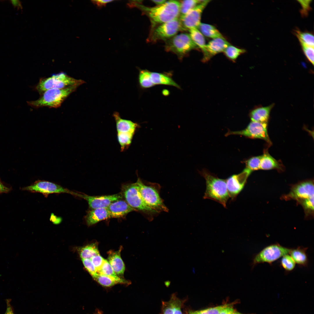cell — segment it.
<instances>
[{"label": "cell", "mask_w": 314, "mask_h": 314, "mask_svg": "<svg viewBox=\"0 0 314 314\" xmlns=\"http://www.w3.org/2000/svg\"><path fill=\"white\" fill-rule=\"evenodd\" d=\"M90 259L96 268L98 274L105 259L99 254L92 257Z\"/></svg>", "instance_id": "cell-41"}, {"label": "cell", "mask_w": 314, "mask_h": 314, "mask_svg": "<svg viewBox=\"0 0 314 314\" xmlns=\"http://www.w3.org/2000/svg\"><path fill=\"white\" fill-rule=\"evenodd\" d=\"M188 31L192 39L204 54L205 51L206 44L204 35L197 28H192Z\"/></svg>", "instance_id": "cell-29"}, {"label": "cell", "mask_w": 314, "mask_h": 314, "mask_svg": "<svg viewBox=\"0 0 314 314\" xmlns=\"http://www.w3.org/2000/svg\"><path fill=\"white\" fill-rule=\"evenodd\" d=\"M294 33L298 38L300 43L314 47V37L311 33L302 32L298 29L294 31Z\"/></svg>", "instance_id": "cell-30"}, {"label": "cell", "mask_w": 314, "mask_h": 314, "mask_svg": "<svg viewBox=\"0 0 314 314\" xmlns=\"http://www.w3.org/2000/svg\"><path fill=\"white\" fill-rule=\"evenodd\" d=\"M121 193L127 203L137 210L156 212L144 202L139 191L136 182L124 185L122 187Z\"/></svg>", "instance_id": "cell-9"}, {"label": "cell", "mask_w": 314, "mask_h": 314, "mask_svg": "<svg viewBox=\"0 0 314 314\" xmlns=\"http://www.w3.org/2000/svg\"><path fill=\"white\" fill-rule=\"evenodd\" d=\"M79 86H74L63 88H53L45 91L37 100L27 101L28 106L34 108L43 107L56 108L75 91Z\"/></svg>", "instance_id": "cell-3"}, {"label": "cell", "mask_w": 314, "mask_h": 314, "mask_svg": "<svg viewBox=\"0 0 314 314\" xmlns=\"http://www.w3.org/2000/svg\"><path fill=\"white\" fill-rule=\"evenodd\" d=\"M230 135H239L251 138L263 139L271 142L267 131V123L251 121L245 129L240 131H229L226 136Z\"/></svg>", "instance_id": "cell-12"}, {"label": "cell", "mask_w": 314, "mask_h": 314, "mask_svg": "<svg viewBox=\"0 0 314 314\" xmlns=\"http://www.w3.org/2000/svg\"><path fill=\"white\" fill-rule=\"evenodd\" d=\"M22 189L32 192L41 193L46 197L50 194L54 193H66L75 197H77L78 194L77 192L72 191L59 185L45 180H38L31 185L23 188Z\"/></svg>", "instance_id": "cell-10"}, {"label": "cell", "mask_w": 314, "mask_h": 314, "mask_svg": "<svg viewBox=\"0 0 314 314\" xmlns=\"http://www.w3.org/2000/svg\"><path fill=\"white\" fill-rule=\"evenodd\" d=\"M302 50L309 61L314 65V47L308 46L302 43H300Z\"/></svg>", "instance_id": "cell-39"}, {"label": "cell", "mask_w": 314, "mask_h": 314, "mask_svg": "<svg viewBox=\"0 0 314 314\" xmlns=\"http://www.w3.org/2000/svg\"><path fill=\"white\" fill-rule=\"evenodd\" d=\"M203 0H188L181 1L179 17L183 16L187 14Z\"/></svg>", "instance_id": "cell-32"}, {"label": "cell", "mask_w": 314, "mask_h": 314, "mask_svg": "<svg viewBox=\"0 0 314 314\" xmlns=\"http://www.w3.org/2000/svg\"><path fill=\"white\" fill-rule=\"evenodd\" d=\"M231 304H226L204 310L190 311L189 314H219L221 311Z\"/></svg>", "instance_id": "cell-35"}, {"label": "cell", "mask_w": 314, "mask_h": 314, "mask_svg": "<svg viewBox=\"0 0 314 314\" xmlns=\"http://www.w3.org/2000/svg\"><path fill=\"white\" fill-rule=\"evenodd\" d=\"M122 246L117 251H108V261L114 271L119 276H123L125 270V265L121 256Z\"/></svg>", "instance_id": "cell-19"}, {"label": "cell", "mask_w": 314, "mask_h": 314, "mask_svg": "<svg viewBox=\"0 0 314 314\" xmlns=\"http://www.w3.org/2000/svg\"></svg>", "instance_id": "cell-53"}, {"label": "cell", "mask_w": 314, "mask_h": 314, "mask_svg": "<svg viewBox=\"0 0 314 314\" xmlns=\"http://www.w3.org/2000/svg\"><path fill=\"white\" fill-rule=\"evenodd\" d=\"M136 183L142 198L149 207L156 212L168 211L160 196V188L158 184L151 183L146 185L140 178H138Z\"/></svg>", "instance_id": "cell-5"}, {"label": "cell", "mask_w": 314, "mask_h": 314, "mask_svg": "<svg viewBox=\"0 0 314 314\" xmlns=\"http://www.w3.org/2000/svg\"><path fill=\"white\" fill-rule=\"evenodd\" d=\"M135 6L148 17L151 23V28L179 16L180 2L178 1H167L162 5L153 7H147L136 2L134 4Z\"/></svg>", "instance_id": "cell-1"}, {"label": "cell", "mask_w": 314, "mask_h": 314, "mask_svg": "<svg viewBox=\"0 0 314 314\" xmlns=\"http://www.w3.org/2000/svg\"><path fill=\"white\" fill-rule=\"evenodd\" d=\"M291 249L277 243L265 247L253 256L251 264L252 269L260 263H267L272 264L283 256L289 254Z\"/></svg>", "instance_id": "cell-7"}, {"label": "cell", "mask_w": 314, "mask_h": 314, "mask_svg": "<svg viewBox=\"0 0 314 314\" xmlns=\"http://www.w3.org/2000/svg\"><path fill=\"white\" fill-rule=\"evenodd\" d=\"M10 1L14 7L16 8L18 10L22 9V7L21 2L20 1L18 0H11Z\"/></svg>", "instance_id": "cell-46"}, {"label": "cell", "mask_w": 314, "mask_h": 314, "mask_svg": "<svg viewBox=\"0 0 314 314\" xmlns=\"http://www.w3.org/2000/svg\"><path fill=\"white\" fill-rule=\"evenodd\" d=\"M163 314H174V306L172 300L162 302Z\"/></svg>", "instance_id": "cell-42"}, {"label": "cell", "mask_w": 314, "mask_h": 314, "mask_svg": "<svg viewBox=\"0 0 314 314\" xmlns=\"http://www.w3.org/2000/svg\"><path fill=\"white\" fill-rule=\"evenodd\" d=\"M111 218H118L124 217L136 209L130 206L125 200L119 199L112 203L107 207Z\"/></svg>", "instance_id": "cell-18"}, {"label": "cell", "mask_w": 314, "mask_h": 314, "mask_svg": "<svg viewBox=\"0 0 314 314\" xmlns=\"http://www.w3.org/2000/svg\"><path fill=\"white\" fill-rule=\"evenodd\" d=\"M234 312L233 309L230 306L224 308L219 314H232Z\"/></svg>", "instance_id": "cell-47"}, {"label": "cell", "mask_w": 314, "mask_h": 314, "mask_svg": "<svg viewBox=\"0 0 314 314\" xmlns=\"http://www.w3.org/2000/svg\"><path fill=\"white\" fill-rule=\"evenodd\" d=\"M113 116L115 122L117 133L134 135L137 129L139 127L137 123L122 118L117 111L114 112Z\"/></svg>", "instance_id": "cell-17"}, {"label": "cell", "mask_w": 314, "mask_h": 314, "mask_svg": "<svg viewBox=\"0 0 314 314\" xmlns=\"http://www.w3.org/2000/svg\"><path fill=\"white\" fill-rule=\"evenodd\" d=\"M151 76L152 82L155 85H168L181 89L180 86L172 79V72L158 73L151 72Z\"/></svg>", "instance_id": "cell-21"}, {"label": "cell", "mask_w": 314, "mask_h": 314, "mask_svg": "<svg viewBox=\"0 0 314 314\" xmlns=\"http://www.w3.org/2000/svg\"><path fill=\"white\" fill-rule=\"evenodd\" d=\"M165 41V50L174 53L180 60L191 51L199 49L189 34L187 33L176 34Z\"/></svg>", "instance_id": "cell-6"}, {"label": "cell", "mask_w": 314, "mask_h": 314, "mask_svg": "<svg viewBox=\"0 0 314 314\" xmlns=\"http://www.w3.org/2000/svg\"><path fill=\"white\" fill-rule=\"evenodd\" d=\"M78 251L81 259H90L92 257L100 254L98 245L96 243H92L78 249Z\"/></svg>", "instance_id": "cell-26"}, {"label": "cell", "mask_w": 314, "mask_h": 314, "mask_svg": "<svg viewBox=\"0 0 314 314\" xmlns=\"http://www.w3.org/2000/svg\"><path fill=\"white\" fill-rule=\"evenodd\" d=\"M162 93L163 95L167 96L170 94V92L167 90L164 89L162 91Z\"/></svg>", "instance_id": "cell-50"}, {"label": "cell", "mask_w": 314, "mask_h": 314, "mask_svg": "<svg viewBox=\"0 0 314 314\" xmlns=\"http://www.w3.org/2000/svg\"><path fill=\"white\" fill-rule=\"evenodd\" d=\"M170 283V281H167L165 282V284L167 286H168Z\"/></svg>", "instance_id": "cell-51"}, {"label": "cell", "mask_w": 314, "mask_h": 314, "mask_svg": "<svg viewBox=\"0 0 314 314\" xmlns=\"http://www.w3.org/2000/svg\"><path fill=\"white\" fill-rule=\"evenodd\" d=\"M307 248L299 246L295 249H291L289 254L295 263L300 266L306 267L308 264V259L306 254Z\"/></svg>", "instance_id": "cell-22"}, {"label": "cell", "mask_w": 314, "mask_h": 314, "mask_svg": "<svg viewBox=\"0 0 314 314\" xmlns=\"http://www.w3.org/2000/svg\"><path fill=\"white\" fill-rule=\"evenodd\" d=\"M171 299L174 306V314H182L181 310L182 305L181 301L176 297L174 295H172Z\"/></svg>", "instance_id": "cell-43"}, {"label": "cell", "mask_w": 314, "mask_h": 314, "mask_svg": "<svg viewBox=\"0 0 314 314\" xmlns=\"http://www.w3.org/2000/svg\"><path fill=\"white\" fill-rule=\"evenodd\" d=\"M273 106L259 107L252 110L249 115L251 121L267 123Z\"/></svg>", "instance_id": "cell-23"}, {"label": "cell", "mask_w": 314, "mask_h": 314, "mask_svg": "<svg viewBox=\"0 0 314 314\" xmlns=\"http://www.w3.org/2000/svg\"><path fill=\"white\" fill-rule=\"evenodd\" d=\"M81 260L84 267L93 278L98 274L97 270L90 259H82Z\"/></svg>", "instance_id": "cell-38"}, {"label": "cell", "mask_w": 314, "mask_h": 314, "mask_svg": "<svg viewBox=\"0 0 314 314\" xmlns=\"http://www.w3.org/2000/svg\"><path fill=\"white\" fill-rule=\"evenodd\" d=\"M113 1V0H93L92 1L94 4L96 5L98 7H101L103 6H105L107 3Z\"/></svg>", "instance_id": "cell-44"}, {"label": "cell", "mask_w": 314, "mask_h": 314, "mask_svg": "<svg viewBox=\"0 0 314 314\" xmlns=\"http://www.w3.org/2000/svg\"><path fill=\"white\" fill-rule=\"evenodd\" d=\"M7 308L4 314H15L10 304V300L7 299L6 300Z\"/></svg>", "instance_id": "cell-45"}, {"label": "cell", "mask_w": 314, "mask_h": 314, "mask_svg": "<svg viewBox=\"0 0 314 314\" xmlns=\"http://www.w3.org/2000/svg\"><path fill=\"white\" fill-rule=\"evenodd\" d=\"M307 214H312L314 210V196L299 201Z\"/></svg>", "instance_id": "cell-37"}, {"label": "cell", "mask_w": 314, "mask_h": 314, "mask_svg": "<svg viewBox=\"0 0 314 314\" xmlns=\"http://www.w3.org/2000/svg\"><path fill=\"white\" fill-rule=\"evenodd\" d=\"M290 198L301 200L314 196V185L311 181L301 183L294 186L288 195Z\"/></svg>", "instance_id": "cell-16"}, {"label": "cell", "mask_w": 314, "mask_h": 314, "mask_svg": "<svg viewBox=\"0 0 314 314\" xmlns=\"http://www.w3.org/2000/svg\"><path fill=\"white\" fill-rule=\"evenodd\" d=\"M200 173L206 181V189L204 198L215 201L226 207L229 197L226 180L218 178L205 169L200 171Z\"/></svg>", "instance_id": "cell-2"}, {"label": "cell", "mask_w": 314, "mask_h": 314, "mask_svg": "<svg viewBox=\"0 0 314 314\" xmlns=\"http://www.w3.org/2000/svg\"><path fill=\"white\" fill-rule=\"evenodd\" d=\"M102 312L98 310L94 314H102Z\"/></svg>", "instance_id": "cell-52"}, {"label": "cell", "mask_w": 314, "mask_h": 314, "mask_svg": "<svg viewBox=\"0 0 314 314\" xmlns=\"http://www.w3.org/2000/svg\"><path fill=\"white\" fill-rule=\"evenodd\" d=\"M230 44L225 38H218L213 39L206 44L205 51L203 54L202 62H206L213 56L223 52Z\"/></svg>", "instance_id": "cell-15"}, {"label": "cell", "mask_w": 314, "mask_h": 314, "mask_svg": "<svg viewBox=\"0 0 314 314\" xmlns=\"http://www.w3.org/2000/svg\"><path fill=\"white\" fill-rule=\"evenodd\" d=\"M210 0H203L184 15L179 17L181 31H188L194 28H198L200 24L202 14Z\"/></svg>", "instance_id": "cell-11"}, {"label": "cell", "mask_w": 314, "mask_h": 314, "mask_svg": "<svg viewBox=\"0 0 314 314\" xmlns=\"http://www.w3.org/2000/svg\"><path fill=\"white\" fill-rule=\"evenodd\" d=\"M110 218V215L107 208L92 209L88 212L85 217L86 224L88 226Z\"/></svg>", "instance_id": "cell-20"}, {"label": "cell", "mask_w": 314, "mask_h": 314, "mask_svg": "<svg viewBox=\"0 0 314 314\" xmlns=\"http://www.w3.org/2000/svg\"><path fill=\"white\" fill-rule=\"evenodd\" d=\"M138 82L140 87L144 89L152 87L155 85L151 81V73L147 69L138 68Z\"/></svg>", "instance_id": "cell-27"}, {"label": "cell", "mask_w": 314, "mask_h": 314, "mask_svg": "<svg viewBox=\"0 0 314 314\" xmlns=\"http://www.w3.org/2000/svg\"><path fill=\"white\" fill-rule=\"evenodd\" d=\"M98 274L105 275L113 278L118 281L120 284L129 285L130 282L118 276L113 270L107 260L105 259Z\"/></svg>", "instance_id": "cell-24"}, {"label": "cell", "mask_w": 314, "mask_h": 314, "mask_svg": "<svg viewBox=\"0 0 314 314\" xmlns=\"http://www.w3.org/2000/svg\"><path fill=\"white\" fill-rule=\"evenodd\" d=\"M252 171L246 167L240 174L232 175L226 180L227 191L229 197L232 200L235 199L243 189Z\"/></svg>", "instance_id": "cell-13"}, {"label": "cell", "mask_w": 314, "mask_h": 314, "mask_svg": "<svg viewBox=\"0 0 314 314\" xmlns=\"http://www.w3.org/2000/svg\"><path fill=\"white\" fill-rule=\"evenodd\" d=\"M10 190L9 188L4 185L0 181V194L8 192Z\"/></svg>", "instance_id": "cell-48"}, {"label": "cell", "mask_w": 314, "mask_h": 314, "mask_svg": "<svg viewBox=\"0 0 314 314\" xmlns=\"http://www.w3.org/2000/svg\"><path fill=\"white\" fill-rule=\"evenodd\" d=\"M167 1L166 0H152L151 1L157 5V6L162 5L165 3Z\"/></svg>", "instance_id": "cell-49"}, {"label": "cell", "mask_w": 314, "mask_h": 314, "mask_svg": "<svg viewBox=\"0 0 314 314\" xmlns=\"http://www.w3.org/2000/svg\"><path fill=\"white\" fill-rule=\"evenodd\" d=\"M77 197L86 200L92 210L107 208L112 203L122 199L123 197L121 193L110 195L91 196L79 192H78Z\"/></svg>", "instance_id": "cell-14"}, {"label": "cell", "mask_w": 314, "mask_h": 314, "mask_svg": "<svg viewBox=\"0 0 314 314\" xmlns=\"http://www.w3.org/2000/svg\"><path fill=\"white\" fill-rule=\"evenodd\" d=\"M297 1L301 4L302 8L300 10V13L303 17L307 16L308 12L311 9L310 6V3L311 0H298Z\"/></svg>", "instance_id": "cell-40"}, {"label": "cell", "mask_w": 314, "mask_h": 314, "mask_svg": "<svg viewBox=\"0 0 314 314\" xmlns=\"http://www.w3.org/2000/svg\"><path fill=\"white\" fill-rule=\"evenodd\" d=\"M198 29L204 35L213 39L218 38H225L214 26L208 24L201 23Z\"/></svg>", "instance_id": "cell-25"}, {"label": "cell", "mask_w": 314, "mask_h": 314, "mask_svg": "<svg viewBox=\"0 0 314 314\" xmlns=\"http://www.w3.org/2000/svg\"><path fill=\"white\" fill-rule=\"evenodd\" d=\"M261 156L251 157L245 161L247 168L252 171L260 169Z\"/></svg>", "instance_id": "cell-36"}, {"label": "cell", "mask_w": 314, "mask_h": 314, "mask_svg": "<svg viewBox=\"0 0 314 314\" xmlns=\"http://www.w3.org/2000/svg\"><path fill=\"white\" fill-rule=\"evenodd\" d=\"M279 163L267 152L261 156L260 169L269 170L273 169H279Z\"/></svg>", "instance_id": "cell-28"}, {"label": "cell", "mask_w": 314, "mask_h": 314, "mask_svg": "<svg viewBox=\"0 0 314 314\" xmlns=\"http://www.w3.org/2000/svg\"><path fill=\"white\" fill-rule=\"evenodd\" d=\"M93 278L100 284L105 287H110L120 284L113 278L102 274H98Z\"/></svg>", "instance_id": "cell-33"}, {"label": "cell", "mask_w": 314, "mask_h": 314, "mask_svg": "<svg viewBox=\"0 0 314 314\" xmlns=\"http://www.w3.org/2000/svg\"><path fill=\"white\" fill-rule=\"evenodd\" d=\"M246 51L244 49L239 48L230 44L223 52L228 59L235 62L240 56L245 53Z\"/></svg>", "instance_id": "cell-31"}, {"label": "cell", "mask_w": 314, "mask_h": 314, "mask_svg": "<svg viewBox=\"0 0 314 314\" xmlns=\"http://www.w3.org/2000/svg\"><path fill=\"white\" fill-rule=\"evenodd\" d=\"M85 83L82 80L75 79L61 72L49 77L41 78L34 89L41 95L50 89H63L74 86H79Z\"/></svg>", "instance_id": "cell-4"}, {"label": "cell", "mask_w": 314, "mask_h": 314, "mask_svg": "<svg viewBox=\"0 0 314 314\" xmlns=\"http://www.w3.org/2000/svg\"><path fill=\"white\" fill-rule=\"evenodd\" d=\"M296 263L291 256L287 254L283 256L280 261L281 267L287 272L293 270L295 268Z\"/></svg>", "instance_id": "cell-34"}, {"label": "cell", "mask_w": 314, "mask_h": 314, "mask_svg": "<svg viewBox=\"0 0 314 314\" xmlns=\"http://www.w3.org/2000/svg\"><path fill=\"white\" fill-rule=\"evenodd\" d=\"M180 30L181 23L178 17L151 28L149 40L153 42L160 40L165 41L176 35Z\"/></svg>", "instance_id": "cell-8"}]
</instances>
